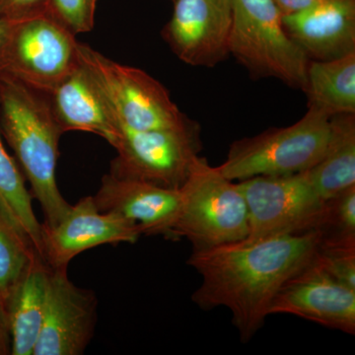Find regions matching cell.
Instances as JSON below:
<instances>
[{
  "mask_svg": "<svg viewBox=\"0 0 355 355\" xmlns=\"http://www.w3.org/2000/svg\"><path fill=\"white\" fill-rule=\"evenodd\" d=\"M322 236L313 230L193 251L188 265L202 284L191 299L202 309L227 308L242 342H249L280 288L312 261Z\"/></svg>",
  "mask_w": 355,
  "mask_h": 355,
  "instance_id": "6da1fadb",
  "label": "cell"
},
{
  "mask_svg": "<svg viewBox=\"0 0 355 355\" xmlns=\"http://www.w3.org/2000/svg\"><path fill=\"white\" fill-rule=\"evenodd\" d=\"M0 132L43 209L44 225H58L72 205L58 187V144L64 132L44 93L14 77L0 76Z\"/></svg>",
  "mask_w": 355,
  "mask_h": 355,
  "instance_id": "7a4b0ae2",
  "label": "cell"
},
{
  "mask_svg": "<svg viewBox=\"0 0 355 355\" xmlns=\"http://www.w3.org/2000/svg\"><path fill=\"white\" fill-rule=\"evenodd\" d=\"M182 205L173 239L186 238L193 251L243 241L249 234L246 200L234 181L198 156L180 189Z\"/></svg>",
  "mask_w": 355,
  "mask_h": 355,
  "instance_id": "3957f363",
  "label": "cell"
},
{
  "mask_svg": "<svg viewBox=\"0 0 355 355\" xmlns=\"http://www.w3.org/2000/svg\"><path fill=\"white\" fill-rule=\"evenodd\" d=\"M328 114L314 106L297 123L273 128L236 140L218 170L231 181L257 176H284L308 171L323 156L329 132Z\"/></svg>",
  "mask_w": 355,
  "mask_h": 355,
  "instance_id": "277c9868",
  "label": "cell"
},
{
  "mask_svg": "<svg viewBox=\"0 0 355 355\" xmlns=\"http://www.w3.org/2000/svg\"><path fill=\"white\" fill-rule=\"evenodd\" d=\"M229 50L254 77L304 88L309 58L288 36L273 0H232Z\"/></svg>",
  "mask_w": 355,
  "mask_h": 355,
  "instance_id": "5b68a950",
  "label": "cell"
},
{
  "mask_svg": "<svg viewBox=\"0 0 355 355\" xmlns=\"http://www.w3.org/2000/svg\"><path fill=\"white\" fill-rule=\"evenodd\" d=\"M79 60L123 127L180 130L195 123L180 111L164 86L144 70L118 64L80 43Z\"/></svg>",
  "mask_w": 355,
  "mask_h": 355,
  "instance_id": "8992f818",
  "label": "cell"
},
{
  "mask_svg": "<svg viewBox=\"0 0 355 355\" xmlns=\"http://www.w3.org/2000/svg\"><path fill=\"white\" fill-rule=\"evenodd\" d=\"M237 184L249 217V234L243 241L320 230L323 224L327 200L308 171L249 178Z\"/></svg>",
  "mask_w": 355,
  "mask_h": 355,
  "instance_id": "52a82bcc",
  "label": "cell"
},
{
  "mask_svg": "<svg viewBox=\"0 0 355 355\" xmlns=\"http://www.w3.org/2000/svg\"><path fill=\"white\" fill-rule=\"evenodd\" d=\"M110 174L170 190H180L200 156L196 123L180 130H135L121 125Z\"/></svg>",
  "mask_w": 355,
  "mask_h": 355,
  "instance_id": "ba28073f",
  "label": "cell"
},
{
  "mask_svg": "<svg viewBox=\"0 0 355 355\" xmlns=\"http://www.w3.org/2000/svg\"><path fill=\"white\" fill-rule=\"evenodd\" d=\"M78 64L76 35L50 13L9 23L1 76L48 92Z\"/></svg>",
  "mask_w": 355,
  "mask_h": 355,
  "instance_id": "9c48e42d",
  "label": "cell"
},
{
  "mask_svg": "<svg viewBox=\"0 0 355 355\" xmlns=\"http://www.w3.org/2000/svg\"><path fill=\"white\" fill-rule=\"evenodd\" d=\"M97 309L94 291L76 286L67 268H50L43 326L33 355L83 354L94 336Z\"/></svg>",
  "mask_w": 355,
  "mask_h": 355,
  "instance_id": "30bf717a",
  "label": "cell"
},
{
  "mask_svg": "<svg viewBox=\"0 0 355 355\" xmlns=\"http://www.w3.org/2000/svg\"><path fill=\"white\" fill-rule=\"evenodd\" d=\"M163 39L184 64L214 67L227 58L232 0H175Z\"/></svg>",
  "mask_w": 355,
  "mask_h": 355,
  "instance_id": "8fae6325",
  "label": "cell"
},
{
  "mask_svg": "<svg viewBox=\"0 0 355 355\" xmlns=\"http://www.w3.org/2000/svg\"><path fill=\"white\" fill-rule=\"evenodd\" d=\"M141 235L139 225L116 214L99 211L93 197H85L72 205L58 225L42 224V258L51 268H67L84 251L101 245L135 243Z\"/></svg>",
  "mask_w": 355,
  "mask_h": 355,
  "instance_id": "7c38bea8",
  "label": "cell"
},
{
  "mask_svg": "<svg viewBox=\"0 0 355 355\" xmlns=\"http://www.w3.org/2000/svg\"><path fill=\"white\" fill-rule=\"evenodd\" d=\"M268 313L293 315L354 336L355 289L331 279L312 259L280 288Z\"/></svg>",
  "mask_w": 355,
  "mask_h": 355,
  "instance_id": "4fadbf2b",
  "label": "cell"
},
{
  "mask_svg": "<svg viewBox=\"0 0 355 355\" xmlns=\"http://www.w3.org/2000/svg\"><path fill=\"white\" fill-rule=\"evenodd\" d=\"M98 210L116 214L139 225L142 235L173 239L182 205L180 190L160 188L144 182L107 174L93 196Z\"/></svg>",
  "mask_w": 355,
  "mask_h": 355,
  "instance_id": "5bb4252c",
  "label": "cell"
},
{
  "mask_svg": "<svg viewBox=\"0 0 355 355\" xmlns=\"http://www.w3.org/2000/svg\"><path fill=\"white\" fill-rule=\"evenodd\" d=\"M284 30L310 60H331L355 51V0H316L282 15Z\"/></svg>",
  "mask_w": 355,
  "mask_h": 355,
  "instance_id": "9a60e30c",
  "label": "cell"
},
{
  "mask_svg": "<svg viewBox=\"0 0 355 355\" xmlns=\"http://www.w3.org/2000/svg\"><path fill=\"white\" fill-rule=\"evenodd\" d=\"M62 132L95 133L114 147L121 125L87 69L81 64L44 92Z\"/></svg>",
  "mask_w": 355,
  "mask_h": 355,
  "instance_id": "2e32d148",
  "label": "cell"
},
{
  "mask_svg": "<svg viewBox=\"0 0 355 355\" xmlns=\"http://www.w3.org/2000/svg\"><path fill=\"white\" fill-rule=\"evenodd\" d=\"M49 270L46 261L37 254L3 306L12 355H33L43 326Z\"/></svg>",
  "mask_w": 355,
  "mask_h": 355,
  "instance_id": "e0dca14e",
  "label": "cell"
},
{
  "mask_svg": "<svg viewBox=\"0 0 355 355\" xmlns=\"http://www.w3.org/2000/svg\"><path fill=\"white\" fill-rule=\"evenodd\" d=\"M308 172L324 200L355 186V114L331 116L323 156Z\"/></svg>",
  "mask_w": 355,
  "mask_h": 355,
  "instance_id": "ac0fdd59",
  "label": "cell"
},
{
  "mask_svg": "<svg viewBox=\"0 0 355 355\" xmlns=\"http://www.w3.org/2000/svg\"><path fill=\"white\" fill-rule=\"evenodd\" d=\"M303 90L309 106L329 116L355 114V51L331 60H310Z\"/></svg>",
  "mask_w": 355,
  "mask_h": 355,
  "instance_id": "d6986e66",
  "label": "cell"
},
{
  "mask_svg": "<svg viewBox=\"0 0 355 355\" xmlns=\"http://www.w3.org/2000/svg\"><path fill=\"white\" fill-rule=\"evenodd\" d=\"M31 193L17 162L7 153L0 132V202L42 256V223L34 214Z\"/></svg>",
  "mask_w": 355,
  "mask_h": 355,
  "instance_id": "ffe728a7",
  "label": "cell"
},
{
  "mask_svg": "<svg viewBox=\"0 0 355 355\" xmlns=\"http://www.w3.org/2000/svg\"><path fill=\"white\" fill-rule=\"evenodd\" d=\"M37 254H40L31 240L0 202V301L2 310Z\"/></svg>",
  "mask_w": 355,
  "mask_h": 355,
  "instance_id": "44dd1931",
  "label": "cell"
},
{
  "mask_svg": "<svg viewBox=\"0 0 355 355\" xmlns=\"http://www.w3.org/2000/svg\"><path fill=\"white\" fill-rule=\"evenodd\" d=\"M313 263L331 279L355 289V237L322 236Z\"/></svg>",
  "mask_w": 355,
  "mask_h": 355,
  "instance_id": "7402d4cb",
  "label": "cell"
},
{
  "mask_svg": "<svg viewBox=\"0 0 355 355\" xmlns=\"http://www.w3.org/2000/svg\"><path fill=\"white\" fill-rule=\"evenodd\" d=\"M319 231L324 237H355V186L327 200L326 214Z\"/></svg>",
  "mask_w": 355,
  "mask_h": 355,
  "instance_id": "603a6c76",
  "label": "cell"
},
{
  "mask_svg": "<svg viewBox=\"0 0 355 355\" xmlns=\"http://www.w3.org/2000/svg\"><path fill=\"white\" fill-rule=\"evenodd\" d=\"M98 0H50L49 13L73 35L90 32L94 27Z\"/></svg>",
  "mask_w": 355,
  "mask_h": 355,
  "instance_id": "cb8c5ba5",
  "label": "cell"
},
{
  "mask_svg": "<svg viewBox=\"0 0 355 355\" xmlns=\"http://www.w3.org/2000/svg\"><path fill=\"white\" fill-rule=\"evenodd\" d=\"M50 0H0V18L12 23L49 13Z\"/></svg>",
  "mask_w": 355,
  "mask_h": 355,
  "instance_id": "d4e9b609",
  "label": "cell"
},
{
  "mask_svg": "<svg viewBox=\"0 0 355 355\" xmlns=\"http://www.w3.org/2000/svg\"><path fill=\"white\" fill-rule=\"evenodd\" d=\"M11 354V335L6 313L0 310V355Z\"/></svg>",
  "mask_w": 355,
  "mask_h": 355,
  "instance_id": "484cf974",
  "label": "cell"
},
{
  "mask_svg": "<svg viewBox=\"0 0 355 355\" xmlns=\"http://www.w3.org/2000/svg\"><path fill=\"white\" fill-rule=\"evenodd\" d=\"M273 1L279 6L282 15H286L309 6L316 0H273Z\"/></svg>",
  "mask_w": 355,
  "mask_h": 355,
  "instance_id": "4316f807",
  "label": "cell"
},
{
  "mask_svg": "<svg viewBox=\"0 0 355 355\" xmlns=\"http://www.w3.org/2000/svg\"><path fill=\"white\" fill-rule=\"evenodd\" d=\"M9 22L0 18V76H1L2 57L8 35Z\"/></svg>",
  "mask_w": 355,
  "mask_h": 355,
  "instance_id": "83f0119b",
  "label": "cell"
},
{
  "mask_svg": "<svg viewBox=\"0 0 355 355\" xmlns=\"http://www.w3.org/2000/svg\"><path fill=\"white\" fill-rule=\"evenodd\" d=\"M2 309V304H1V301H0V310Z\"/></svg>",
  "mask_w": 355,
  "mask_h": 355,
  "instance_id": "f1b7e54d",
  "label": "cell"
},
{
  "mask_svg": "<svg viewBox=\"0 0 355 355\" xmlns=\"http://www.w3.org/2000/svg\"><path fill=\"white\" fill-rule=\"evenodd\" d=\"M173 1H175V0H173Z\"/></svg>",
  "mask_w": 355,
  "mask_h": 355,
  "instance_id": "f546056e",
  "label": "cell"
}]
</instances>
